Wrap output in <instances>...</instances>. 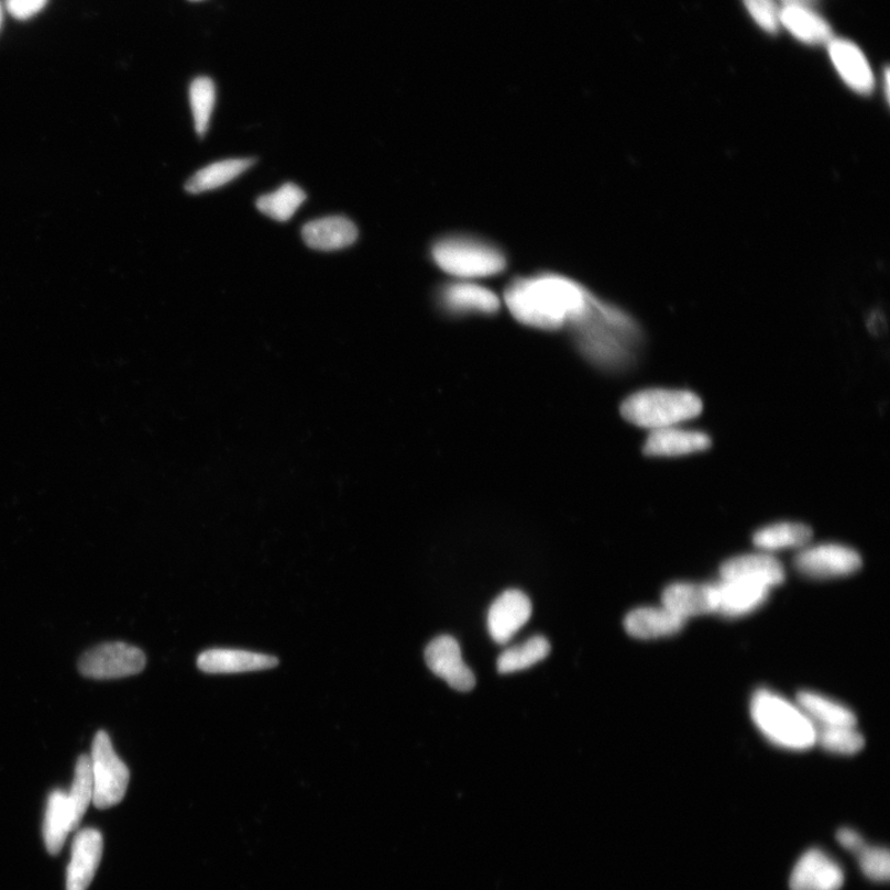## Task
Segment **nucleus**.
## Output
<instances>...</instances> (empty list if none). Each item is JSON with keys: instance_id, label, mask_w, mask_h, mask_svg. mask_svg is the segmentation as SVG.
Segmentation results:
<instances>
[{"instance_id": "4c0bfd02", "label": "nucleus", "mask_w": 890, "mask_h": 890, "mask_svg": "<svg viewBox=\"0 0 890 890\" xmlns=\"http://www.w3.org/2000/svg\"><path fill=\"white\" fill-rule=\"evenodd\" d=\"M193 2H201V0H193Z\"/></svg>"}, {"instance_id": "f03ea898", "label": "nucleus", "mask_w": 890, "mask_h": 890, "mask_svg": "<svg viewBox=\"0 0 890 890\" xmlns=\"http://www.w3.org/2000/svg\"><path fill=\"white\" fill-rule=\"evenodd\" d=\"M570 328L580 352L597 366H625L631 362L634 349L641 340V331L631 316L595 295L586 314Z\"/></svg>"}, {"instance_id": "bb28decb", "label": "nucleus", "mask_w": 890, "mask_h": 890, "mask_svg": "<svg viewBox=\"0 0 890 890\" xmlns=\"http://www.w3.org/2000/svg\"><path fill=\"white\" fill-rule=\"evenodd\" d=\"M551 652V645L542 636L529 638L521 646L507 649L497 659V670L502 674L519 672L543 661Z\"/></svg>"}, {"instance_id": "423d86ee", "label": "nucleus", "mask_w": 890, "mask_h": 890, "mask_svg": "<svg viewBox=\"0 0 890 890\" xmlns=\"http://www.w3.org/2000/svg\"><path fill=\"white\" fill-rule=\"evenodd\" d=\"M89 759L92 768L95 806L105 810L122 802L130 773L125 763L116 754L111 738L105 732L96 734Z\"/></svg>"}, {"instance_id": "f704fd0d", "label": "nucleus", "mask_w": 890, "mask_h": 890, "mask_svg": "<svg viewBox=\"0 0 890 890\" xmlns=\"http://www.w3.org/2000/svg\"><path fill=\"white\" fill-rule=\"evenodd\" d=\"M836 837L838 844L842 845L844 848H846L847 851L854 855H856L859 851V849H861L866 845V842L862 838V836L854 832V829L842 828L837 833Z\"/></svg>"}, {"instance_id": "a878e982", "label": "nucleus", "mask_w": 890, "mask_h": 890, "mask_svg": "<svg viewBox=\"0 0 890 890\" xmlns=\"http://www.w3.org/2000/svg\"><path fill=\"white\" fill-rule=\"evenodd\" d=\"M813 531L803 524L782 523L762 529L754 537L755 546L765 552L805 548L812 541Z\"/></svg>"}, {"instance_id": "9b49d317", "label": "nucleus", "mask_w": 890, "mask_h": 890, "mask_svg": "<svg viewBox=\"0 0 890 890\" xmlns=\"http://www.w3.org/2000/svg\"><path fill=\"white\" fill-rule=\"evenodd\" d=\"M438 301L447 314L453 316L494 315L502 307L492 289L468 279L443 286L439 292Z\"/></svg>"}, {"instance_id": "dca6fc26", "label": "nucleus", "mask_w": 890, "mask_h": 890, "mask_svg": "<svg viewBox=\"0 0 890 890\" xmlns=\"http://www.w3.org/2000/svg\"><path fill=\"white\" fill-rule=\"evenodd\" d=\"M197 666L208 674L248 673L275 668L278 659L243 649L213 648L198 657Z\"/></svg>"}, {"instance_id": "f3484780", "label": "nucleus", "mask_w": 890, "mask_h": 890, "mask_svg": "<svg viewBox=\"0 0 890 890\" xmlns=\"http://www.w3.org/2000/svg\"><path fill=\"white\" fill-rule=\"evenodd\" d=\"M663 606L680 618L716 613L715 584L674 583L664 589Z\"/></svg>"}, {"instance_id": "f257e3e1", "label": "nucleus", "mask_w": 890, "mask_h": 890, "mask_svg": "<svg viewBox=\"0 0 890 890\" xmlns=\"http://www.w3.org/2000/svg\"><path fill=\"white\" fill-rule=\"evenodd\" d=\"M593 296L572 278L542 274L514 279L506 289L505 303L519 323L558 331L578 322Z\"/></svg>"}, {"instance_id": "0eeeda50", "label": "nucleus", "mask_w": 890, "mask_h": 890, "mask_svg": "<svg viewBox=\"0 0 890 890\" xmlns=\"http://www.w3.org/2000/svg\"><path fill=\"white\" fill-rule=\"evenodd\" d=\"M146 657L142 649L123 642L105 644L79 659V672L86 678L120 679L142 673Z\"/></svg>"}, {"instance_id": "412c9836", "label": "nucleus", "mask_w": 890, "mask_h": 890, "mask_svg": "<svg viewBox=\"0 0 890 890\" xmlns=\"http://www.w3.org/2000/svg\"><path fill=\"white\" fill-rule=\"evenodd\" d=\"M684 619L662 607H641L625 618L628 635L639 639H653L672 636L684 627Z\"/></svg>"}, {"instance_id": "f8f14e48", "label": "nucleus", "mask_w": 890, "mask_h": 890, "mask_svg": "<svg viewBox=\"0 0 890 890\" xmlns=\"http://www.w3.org/2000/svg\"><path fill=\"white\" fill-rule=\"evenodd\" d=\"M843 884L842 867L820 849L804 854L790 877L792 890H838Z\"/></svg>"}, {"instance_id": "6ab92c4d", "label": "nucleus", "mask_w": 890, "mask_h": 890, "mask_svg": "<svg viewBox=\"0 0 890 890\" xmlns=\"http://www.w3.org/2000/svg\"><path fill=\"white\" fill-rule=\"evenodd\" d=\"M710 444L712 441L705 433L675 426L652 431L645 443V453L649 457H683L704 452Z\"/></svg>"}, {"instance_id": "b1692460", "label": "nucleus", "mask_w": 890, "mask_h": 890, "mask_svg": "<svg viewBox=\"0 0 890 890\" xmlns=\"http://www.w3.org/2000/svg\"><path fill=\"white\" fill-rule=\"evenodd\" d=\"M255 164L256 160L250 157L229 158L208 165L188 179L185 186L186 191L193 195L212 191V189L232 183L233 179L248 172Z\"/></svg>"}, {"instance_id": "aec40b11", "label": "nucleus", "mask_w": 890, "mask_h": 890, "mask_svg": "<svg viewBox=\"0 0 890 890\" xmlns=\"http://www.w3.org/2000/svg\"><path fill=\"white\" fill-rule=\"evenodd\" d=\"M303 238L311 249L334 252L356 242L358 228L347 217H325L307 223L303 229Z\"/></svg>"}, {"instance_id": "1a4fd4ad", "label": "nucleus", "mask_w": 890, "mask_h": 890, "mask_svg": "<svg viewBox=\"0 0 890 890\" xmlns=\"http://www.w3.org/2000/svg\"><path fill=\"white\" fill-rule=\"evenodd\" d=\"M425 658L428 668L458 692H470L475 686L473 670L463 661L462 649L453 637L433 639L426 648Z\"/></svg>"}, {"instance_id": "c85d7f7f", "label": "nucleus", "mask_w": 890, "mask_h": 890, "mask_svg": "<svg viewBox=\"0 0 890 890\" xmlns=\"http://www.w3.org/2000/svg\"><path fill=\"white\" fill-rule=\"evenodd\" d=\"M306 194L295 184H285L274 194L257 198L256 207L260 212L275 219L277 222H287L306 201Z\"/></svg>"}, {"instance_id": "393cba45", "label": "nucleus", "mask_w": 890, "mask_h": 890, "mask_svg": "<svg viewBox=\"0 0 890 890\" xmlns=\"http://www.w3.org/2000/svg\"><path fill=\"white\" fill-rule=\"evenodd\" d=\"M73 832L72 810H69L67 794L63 790H55L48 796L44 838L48 854L57 855L62 851L67 835Z\"/></svg>"}, {"instance_id": "9d476101", "label": "nucleus", "mask_w": 890, "mask_h": 890, "mask_svg": "<svg viewBox=\"0 0 890 890\" xmlns=\"http://www.w3.org/2000/svg\"><path fill=\"white\" fill-rule=\"evenodd\" d=\"M531 615V600L518 590H507L488 609L490 636L498 645H505L528 623Z\"/></svg>"}, {"instance_id": "c756f323", "label": "nucleus", "mask_w": 890, "mask_h": 890, "mask_svg": "<svg viewBox=\"0 0 890 890\" xmlns=\"http://www.w3.org/2000/svg\"><path fill=\"white\" fill-rule=\"evenodd\" d=\"M815 744L827 752L851 756L861 751L865 738L856 727H815Z\"/></svg>"}, {"instance_id": "4468645a", "label": "nucleus", "mask_w": 890, "mask_h": 890, "mask_svg": "<svg viewBox=\"0 0 890 890\" xmlns=\"http://www.w3.org/2000/svg\"><path fill=\"white\" fill-rule=\"evenodd\" d=\"M103 854V837L95 828L79 832L73 846L67 871V890H87L91 886Z\"/></svg>"}, {"instance_id": "7c9ffc66", "label": "nucleus", "mask_w": 890, "mask_h": 890, "mask_svg": "<svg viewBox=\"0 0 890 890\" xmlns=\"http://www.w3.org/2000/svg\"><path fill=\"white\" fill-rule=\"evenodd\" d=\"M189 101H191L196 132L199 136H205L216 105V86L212 79L196 78L189 87Z\"/></svg>"}, {"instance_id": "ddd939ff", "label": "nucleus", "mask_w": 890, "mask_h": 890, "mask_svg": "<svg viewBox=\"0 0 890 890\" xmlns=\"http://www.w3.org/2000/svg\"><path fill=\"white\" fill-rule=\"evenodd\" d=\"M715 592L716 613L725 617H739L761 607L771 589L741 579H719Z\"/></svg>"}, {"instance_id": "39448f33", "label": "nucleus", "mask_w": 890, "mask_h": 890, "mask_svg": "<svg viewBox=\"0 0 890 890\" xmlns=\"http://www.w3.org/2000/svg\"><path fill=\"white\" fill-rule=\"evenodd\" d=\"M432 257L439 268L460 279L495 276L506 268L502 250L475 238L454 235L438 240Z\"/></svg>"}, {"instance_id": "7ed1b4c3", "label": "nucleus", "mask_w": 890, "mask_h": 890, "mask_svg": "<svg viewBox=\"0 0 890 890\" xmlns=\"http://www.w3.org/2000/svg\"><path fill=\"white\" fill-rule=\"evenodd\" d=\"M751 714L756 726L772 744L793 751L815 745V726L798 705L761 689L752 697Z\"/></svg>"}, {"instance_id": "2f4dec72", "label": "nucleus", "mask_w": 890, "mask_h": 890, "mask_svg": "<svg viewBox=\"0 0 890 890\" xmlns=\"http://www.w3.org/2000/svg\"><path fill=\"white\" fill-rule=\"evenodd\" d=\"M867 878L875 882H887L890 876V856L887 848L867 844L855 855Z\"/></svg>"}, {"instance_id": "cd10ccee", "label": "nucleus", "mask_w": 890, "mask_h": 890, "mask_svg": "<svg viewBox=\"0 0 890 890\" xmlns=\"http://www.w3.org/2000/svg\"><path fill=\"white\" fill-rule=\"evenodd\" d=\"M67 799L69 810H72L73 832H76L94 799L91 759L87 755L77 759L74 783Z\"/></svg>"}, {"instance_id": "a211bd4d", "label": "nucleus", "mask_w": 890, "mask_h": 890, "mask_svg": "<svg viewBox=\"0 0 890 890\" xmlns=\"http://www.w3.org/2000/svg\"><path fill=\"white\" fill-rule=\"evenodd\" d=\"M722 579H741L772 589L784 582L782 563L768 553L746 554L732 558L719 570Z\"/></svg>"}, {"instance_id": "5701e85b", "label": "nucleus", "mask_w": 890, "mask_h": 890, "mask_svg": "<svg viewBox=\"0 0 890 890\" xmlns=\"http://www.w3.org/2000/svg\"><path fill=\"white\" fill-rule=\"evenodd\" d=\"M780 23L800 42L809 45L828 44L833 40L832 28L826 20L807 7H783Z\"/></svg>"}, {"instance_id": "473e14b6", "label": "nucleus", "mask_w": 890, "mask_h": 890, "mask_svg": "<svg viewBox=\"0 0 890 890\" xmlns=\"http://www.w3.org/2000/svg\"><path fill=\"white\" fill-rule=\"evenodd\" d=\"M744 3L759 26L769 34L778 33L780 10L774 0H744Z\"/></svg>"}, {"instance_id": "c9c22d12", "label": "nucleus", "mask_w": 890, "mask_h": 890, "mask_svg": "<svg viewBox=\"0 0 890 890\" xmlns=\"http://www.w3.org/2000/svg\"><path fill=\"white\" fill-rule=\"evenodd\" d=\"M784 7H806V0H780Z\"/></svg>"}, {"instance_id": "4be33fe9", "label": "nucleus", "mask_w": 890, "mask_h": 890, "mask_svg": "<svg viewBox=\"0 0 890 890\" xmlns=\"http://www.w3.org/2000/svg\"><path fill=\"white\" fill-rule=\"evenodd\" d=\"M796 702L815 727H856L857 718L853 710L833 699L814 692H800Z\"/></svg>"}, {"instance_id": "20e7f679", "label": "nucleus", "mask_w": 890, "mask_h": 890, "mask_svg": "<svg viewBox=\"0 0 890 890\" xmlns=\"http://www.w3.org/2000/svg\"><path fill=\"white\" fill-rule=\"evenodd\" d=\"M702 409V399L685 389L651 388L627 397L622 414L629 424L652 432L690 421Z\"/></svg>"}, {"instance_id": "72a5a7b5", "label": "nucleus", "mask_w": 890, "mask_h": 890, "mask_svg": "<svg viewBox=\"0 0 890 890\" xmlns=\"http://www.w3.org/2000/svg\"><path fill=\"white\" fill-rule=\"evenodd\" d=\"M48 0H6L10 15L18 20H29L42 12Z\"/></svg>"}, {"instance_id": "6e6552de", "label": "nucleus", "mask_w": 890, "mask_h": 890, "mask_svg": "<svg viewBox=\"0 0 890 890\" xmlns=\"http://www.w3.org/2000/svg\"><path fill=\"white\" fill-rule=\"evenodd\" d=\"M862 560L853 548L842 545L806 547L795 558L799 573L813 579L842 578L857 572Z\"/></svg>"}, {"instance_id": "e433bc0d", "label": "nucleus", "mask_w": 890, "mask_h": 890, "mask_svg": "<svg viewBox=\"0 0 890 890\" xmlns=\"http://www.w3.org/2000/svg\"><path fill=\"white\" fill-rule=\"evenodd\" d=\"M2 23H3V7L2 3H0V28H2Z\"/></svg>"}, {"instance_id": "2eb2a0df", "label": "nucleus", "mask_w": 890, "mask_h": 890, "mask_svg": "<svg viewBox=\"0 0 890 890\" xmlns=\"http://www.w3.org/2000/svg\"><path fill=\"white\" fill-rule=\"evenodd\" d=\"M827 45L833 64L844 83L859 95H871L876 79L861 50L843 39H833Z\"/></svg>"}]
</instances>
